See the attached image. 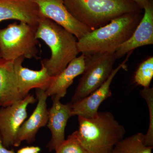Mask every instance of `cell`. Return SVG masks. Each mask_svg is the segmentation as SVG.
Segmentation results:
<instances>
[{
  "instance_id": "obj_1",
  "label": "cell",
  "mask_w": 153,
  "mask_h": 153,
  "mask_svg": "<svg viewBox=\"0 0 153 153\" xmlns=\"http://www.w3.org/2000/svg\"><path fill=\"white\" fill-rule=\"evenodd\" d=\"M142 16L141 13L124 14L92 30L77 40L78 52L85 55L114 52L131 36Z\"/></svg>"
},
{
  "instance_id": "obj_21",
  "label": "cell",
  "mask_w": 153,
  "mask_h": 153,
  "mask_svg": "<svg viewBox=\"0 0 153 153\" xmlns=\"http://www.w3.org/2000/svg\"><path fill=\"white\" fill-rule=\"evenodd\" d=\"M41 150L38 146H31L21 148L17 151V153H39Z\"/></svg>"
},
{
  "instance_id": "obj_4",
  "label": "cell",
  "mask_w": 153,
  "mask_h": 153,
  "mask_svg": "<svg viewBox=\"0 0 153 153\" xmlns=\"http://www.w3.org/2000/svg\"><path fill=\"white\" fill-rule=\"evenodd\" d=\"M71 15L93 30L124 14L142 13L132 0H63Z\"/></svg>"
},
{
  "instance_id": "obj_14",
  "label": "cell",
  "mask_w": 153,
  "mask_h": 153,
  "mask_svg": "<svg viewBox=\"0 0 153 153\" xmlns=\"http://www.w3.org/2000/svg\"><path fill=\"white\" fill-rule=\"evenodd\" d=\"M41 15L34 0H0V22L14 20L37 26Z\"/></svg>"
},
{
  "instance_id": "obj_11",
  "label": "cell",
  "mask_w": 153,
  "mask_h": 153,
  "mask_svg": "<svg viewBox=\"0 0 153 153\" xmlns=\"http://www.w3.org/2000/svg\"><path fill=\"white\" fill-rule=\"evenodd\" d=\"M25 58L19 57L14 60V68L19 93L22 98L29 94L33 89L46 91L53 80L54 76H50L47 69L41 65L39 70H34L24 67Z\"/></svg>"
},
{
  "instance_id": "obj_12",
  "label": "cell",
  "mask_w": 153,
  "mask_h": 153,
  "mask_svg": "<svg viewBox=\"0 0 153 153\" xmlns=\"http://www.w3.org/2000/svg\"><path fill=\"white\" fill-rule=\"evenodd\" d=\"M144 13L131 36L114 52L121 58L139 47L153 44V5L152 1L144 8Z\"/></svg>"
},
{
  "instance_id": "obj_7",
  "label": "cell",
  "mask_w": 153,
  "mask_h": 153,
  "mask_svg": "<svg viewBox=\"0 0 153 153\" xmlns=\"http://www.w3.org/2000/svg\"><path fill=\"white\" fill-rule=\"evenodd\" d=\"M36 101V97L29 94L13 104L0 108V135L6 148L13 146L18 132L27 118L28 107Z\"/></svg>"
},
{
  "instance_id": "obj_19",
  "label": "cell",
  "mask_w": 153,
  "mask_h": 153,
  "mask_svg": "<svg viewBox=\"0 0 153 153\" xmlns=\"http://www.w3.org/2000/svg\"><path fill=\"white\" fill-rule=\"evenodd\" d=\"M55 151L56 153H88L79 140L76 131L68 136Z\"/></svg>"
},
{
  "instance_id": "obj_23",
  "label": "cell",
  "mask_w": 153,
  "mask_h": 153,
  "mask_svg": "<svg viewBox=\"0 0 153 153\" xmlns=\"http://www.w3.org/2000/svg\"><path fill=\"white\" fill-rule=\"evenodd\" d=\"M0 153H16L13 150H9L3 144L0 135Z\"/></svg>"
},
{
  "instance_id": "obj_2",
  "label": "cell",
  "mask_w": 153,
  "mask_h": 153,
  "mask_svg": "<svg viewBox=\"0 0 153 153\" xmlns=\"http://www.w3.org/2000/svg\"><path fill=\"white\" fill-rule=\"evenodd\" d=\"M36 36L38 40L44 41L51 50L50 58L41 62L51 76L59 74L79 54L76 37L42 15L38 22Z\"/></svg>"
},
{
  "instance_id": "obj_8",
  "label": "cell",
  "mask_w": 153,
  "mask_h": 153,
  "mask_svg": "<svg viewBox=\"0 0 153 153\" xmlns=\"http://www.w3.org/2000/svg\"><path fill=\"white\" fill-rule=\"evenodd\" d=\"M41 13L71 33L79 40L92 31L69 13L63 0H34Z\"/></svg>"
},
{
  "instance_id": "obj_24",
  "label": "cell",
  "mask_w": 153,
  "mask_h": 153,
  "mask_svg": "<svg viewBox=\"0 0 153 153\" xmlns=\"http://www.w3.org/2000/svg\"></svg>"
},
{
  "instance_id": "obj_13",
  "label": "cell",
  "mask_w": 153,
  "mask_h": 153,
  "mask_svg": "<svg viewBox=\"0 0 153 153\" xmlns=\"http://www.w3.org/2000/svg\"><path fill=\"white\" fill-rule=\"evenodd\" d=\"M52 106L49 109L47 126L51 138L47 146L49 151L55 150L65 140V129L69 119L72 116L71 103L63 104L60 99L52 97Z\"/></svg>"
},
{
  "instance_id": "obj_16",
  "label": "cell",
  "mask_w": 153,
  "mask_h": 153,
  "mask_svg": "<svg viewBox=\"0 0 153 153\" xmlns=\"http://www.w3.org/2000/svg\"><path fill=\"white\" fill-rule=\"evenodd\" d=\"M13 61L0 57V108L23 99L18 89Z\"/></svg>"
},
{
  "instance_id": "obj_22",
  "label": "cell",
  "mask_w": 153,
  "mask_h": 153,
  "mask_svg": "<svg viewBox=\"0 0 153 153\" xmlns=\"http://www.w3.org/2000/svg\"><path fill=\"white\" fill-rule=\"evenodd\" d=\"M136 3L140 8L143 9L150 2L151 0H132Z\"/></svg>"
},
{
  "instance_id": "obj_18",
  "label": "cell",
  "mask_w": 153,
  "mask_h": 153,
  "mask_svg": "<svg viewBox=\"0 0 153 153\" xmlns=\"http://www.w3.org/2000/svg\"><path fill=\"white\" fill-rule=\"evenodd\" d=\"M153 77V57L146 59L138 67L134 75V82L143 88L149 87Z\"/></svg>"
},
{
  "instance_id": "obj_17",
  "label": "cell",
  "mask_w": 153,
  "mask_h": 153,
  "mask_svg": "<svg viewBox=\"0 0 153 153\" xmlns=\"http://www.w3.org/2000/svg\"><path fill=\"white\" fill-rule=\"evenodd\" d=\"M153 148L146 145L145 134L138 133L119 142L112 153H152Z\"/></svg>"
},
{
  "instance_id": "obj_9",
  "label": "cell",
  "mask_w": 153,
  "mask_h": 153,
  "mask_svg": "<svg viewBox=\"0 0 153 153\" xmlns=\"http://www.w3.org/2000/svg\"><path fill=\"white\" fill-rule=\"evenodd\" d=\"M132 52L127 54L125 60L113 69L102 85L83 99L75 103H71L72 116H76L90 118L96 116L100 105L112 95L110 87L113 80L121 69L125 68L126 63Z\"/></svg>"
},
{
  "instance_id": "obj_6",
  "label": "cell",
  "mask_w": 153,
  "mask_h": 153,
  "mask_svg": "<svg viewBox=\"0 0 153 153\" xmlns=\"http://www.w3.org/2000/svg\"><path fill=\"white\" fill-rule=\"evenodd\" d=\"M116 57L114 52H102L85 55V67L71 103L83 99L102 85L111 74Z\"/></svg>"
},
{
  "instance_id": "obj_20",
  "label": "cell",
  "mask_w": 153,
  "mask_h": 153,
  "mask_svg": "<svg viewBox=\"0 0 153 153\" xmlns=\"http://www.w3.org/2000/svg\"><path fill=\"white\" fill-rule=\"evenodd\" d=\"M141 96L146 100L149 108V123L146 134H145L146 145L153 147V88H143L140 91Z\"/></svg>"
},
{
  "instance_id": "obj_10",
  "label": "cell",
  "mask_w": 153,
  "mask_h": 153,
  "mask_svg": "<svg viewBox=\"0 0 153 153\" xmlns=\"http://www.w3.org/2000/svg\"><path fill=\"white\" fill-rule=\"evenodd\" d=\"M48 97L45 91L36 89V98L38 101L36 108L27 119L20 128L13 146L19 147L23 142L31 143L36 139L38 131L47 125L49 114L47 99Z\"/></svg>"
},
{
  "instance_id": "obj_5",
  "label": "cell",
  "mask_w": 153,
  "mask_h": 153,
  "mask_svg": "<svg viewBox=\"0 0 153 153\" xmlns=\"http://www.w3.org/2000/svg\"><path fill=\"white\" fill-rule=\"evenodd\" d=\"M37 26L15 22L0 29V57L12 61L21 57H37Z\"/></svg>"
},
{
  "instance_id": "obj_15",
  "label": "cell",
  "mask_w": 153,
  "mask_h": 153,
  "mask_svg": "<svg viewBox=\"0 0 153 153\" xmlns=\"http://www.w3.org/2000/svg\"><path fill=\"white\" fill-rule=\"evenodd\" d=\"M85 55L81 54L71 60L59 74L54 76L49 87L45 91L47 96L59 99L64 97L68 88L75 78L82 74L85 67Z\"/></svg>"
},
{
  "instance_id": "obj_3",
  "label": "cell",
  "mask_w": 153,
  "mask_h": 153,
  "mask_svg": "<svg viewBox=\"0 0 153 153\" xmlns=\"http://www.w3.org/2000/svg\"><path fill=\"white\" fill-rule=\"evenodd\" d=\"M77 117V135L88 153H112L125 135L124 127L109 111H98L90 118Z\"/></svg>"
}]
</instances>
